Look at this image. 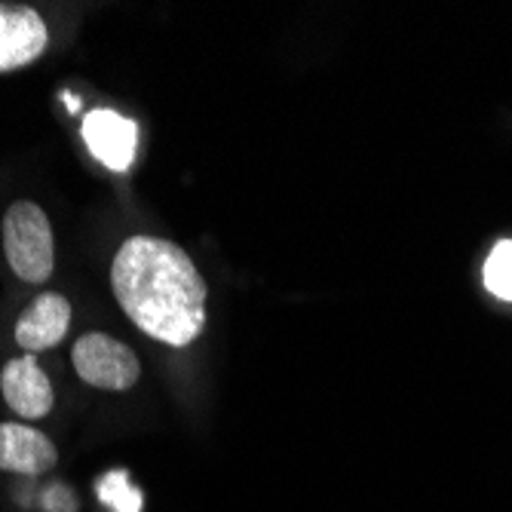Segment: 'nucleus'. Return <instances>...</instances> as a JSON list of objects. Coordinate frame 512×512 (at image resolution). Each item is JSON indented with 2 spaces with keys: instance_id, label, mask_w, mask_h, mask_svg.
Segmentation results:
<instances>
[{
  "instance_id": "9d476101",
  "label": "nucleus",
  "mask_w": 512,
  "mask_h": 512,
  "mask_svg": "<svg viewBox=\"0 0 512 512\" xmlns=\"http://www.w3.org/2000/svg\"><path fill=\"white\" fill-rule=\"evenodd\" d=\"M99 497H102V503L111 509V512H138L142 509V503H145V497H142V491H138L132 482H129V476L120 470V473H108L102 482H99Z\"/></svg>"
},
{
  "instance_id": "20e7f679",
  "label": "nucleus",
  "mask_w": 512,
  "mask_h": 512,
  "mask_svg": "<svg viewBox=\"0 0 512 512\" xmlns=\"http://www.w3.org/2000/svg\"><path fill=\"white\" fill-rule=\"evenodd\" d=\"M46 46L50 31L31 7H0V74L34 65Z\"/></svg>"
},
{
  "instance_id": "f257e3e1",
  "label": "nucleus",
  "mask_w": 512,
  "mask_h": 512,
  "mask_svg": "<svg viewBox=\"0 0 512 512\" xmlns=\"http://www.w3.org/2000/svg\"><path fill=\"white\" fill-rule=\"evenodd\" d=\"M111 289L123 313L148 338L188 347L206 329V279L181 246L135 234L111 264Z\"/></svg>"
},
{
  "instance_id": "0eeeda50",
  "label": "nucleus",
  "mask_w": 512,
  "mask_h": 512,
  "mask_svg": "<svg viewBox=\"0 0 512 512\" xmlns=\"http://www.w3.org/2000/svg\"><path fill=\"white\" fill-rule=\"evenodd\" d=\"M71 329V304L59 292L40 295L16 322V341L25 353H40L56 347Z\"/></svg>"
},
{
  "instance_id": "7ed1b4c3",
  "label": "nucleus",
  "mask_w": 512,
  "mask_h": 512,
  "mask_svg": "<svg viewBox=\"0 0 512 512\" xmlns=\"http://www.w3.org/2000/svg\"><path fill=\"white\" fill-rule=\"evenodd\" d=\"M74 368L77 375L89 384V387H99V390H129L135 387V381L142 378V365H138V356L120 344L111 335L102 332H89L83 335L74 350H71Z\"/></svg>"
},
{
  "instance_id": "39448f33",
  "label": "nucleus",
  "mask_w": 512,
  "mask_h": 512,
  "mask_svg": "<svg viewBox=\"0 0 512 512\" xmlns=\"http://www.w3.org/2000/svg\"><path fill=\"white\" fill-rule=\"evenodd\" d=\"M0 390L22 421H40L53 411V384L31 353L10 359L0 371Z\"/></svg>"
},
{
  "instance_id": "9b49d317",
  "label": "nucleus",
  "mask_w": 512,
  "mask_h": 512,
  "mask_svg": "<svg viewBox=\"0 0 512 512\" xmlns=\"http://www.w3.org/2000/svg\"><path fill=\"white\" fill-rule=\"evenodd\" d=\"M43 506L50 512H74V494L65 488H53L50 494H43Z\"/></svg>"
},
{
  "instance_id": "f03ea898",
  "label": "nucleus",
  "mask_w": 512,
  "mask_h": 512,
  "mask_svg": "<svg viewBox=\"0 0 512 512\" xmlns=\"http://www.w3.org/2000/svg\"><path fill=\"white\" fill-rule=\"evenodd\" d=\"M4 252L13 273L25 283H46L56 267L53 249V227L46 212L31 203L19 200L4 215Z\"/></svg>"
},
{
  "instance_id": "1a4fd4ad",
  "label": "nucleus",
  "mask_w": 512,
  "mask_h": 512,
  "mask_svg": "<svg viewBox=\"0 0 512 512\" xmlns=\"http://www.w3.org/2000/svg\"><path fill=\"white\" fill-rule=\"evenodd\" d=\"M485 286L494 298L512 301V240H500L485 261Z\"/></svg>"
},
{
  "instance_id": "423d86ee",
  "label": "nucleus",
  "mask_w": 512,
  "mask_h": 512,
  "mask_svg": "<svg viewBox=\"0 0 512 512\" xmlns=\"http://www.w3.org/2000/svg\"><path fill=\"white\" fill-rule=\"evenodd\" d=\"M83 138L86 148L111 172H126L132 166L138 126L129 117H120L114 111H89L83 117Z\"/></svg>"
},
{
  "instance_id": "6e6552de",
  "label": "nucleus",
  "mask_w": 512,
  "mask_h": 512,
  "mask_svg": "<svg viewBox=\"0 0 512 512\" xmlns=\"http://www.w3.org/2000/svg\"><path fill=\"white\" fill-rule=\"evenodd\" d=\"M56 445L34 427L0 424V470L16 476H43L56 467Z\"/></svg>"
}]
</instances>
